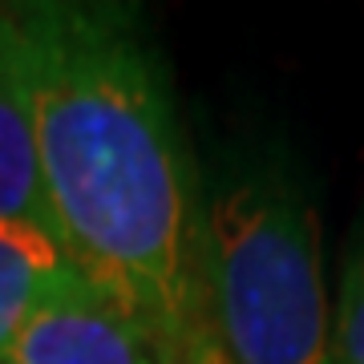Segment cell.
<instances>
[{"instance_id": "1", "label": "cell", "mask_w": 364, "mask_h": 364, "mask_svg": "<svg viewBox=\"0 0 364 364\" xmlns=\"http://www.w3.org/2000/svg\"><path fill=\"white\" fill-rule=\"evenodd\" d=\"M37 158L69 263L126 316L154 364H207L195 284L198 182L162 57L138 9L13 4Z\"/></svg>"}, {"instance_id": "2", "label": "cell", "mask_w": 364, "mask_h": 364, "mask_svg": "<svg viewBox=\"0 0 364 364\" xmlns=\"http://www.w3.org/2000/svg\"><path fill=\"white\" fill-rule=\"evenodd\" d=\"M195 284L223 364H332L316 210L272 162H239L198 186Z\"/></svg>"}, {"instance_id": "3", "label": "cell", "mask_w": 364, "mask_h": 364, "mask_svg": "<svg viewBox=\"0 0 364 364\" xmlns=\"http://www.w3.org/2000/svg\"><path fill=\"white\" fill-rule=\"evenodd\" d=\"M4 364H154L142 336L77 272L16 336Z\"/></svg>"}, {"instance_id": "4", "label": "cell", "mask_w": 364, "mask_h": 364, "mask_svg": "<svg viewBox=\"0 0 364 364\" xmlns=\"http://www.w3.org/2000/svg\"><path fill=\"white\" fill-rule=\"evenodd\" d=\"M0 223H41L53 231L37 158L25 41L13 9H0Z\"/></svg>"}, {"instance_id": "5", "label": "cell", "mask_w": 364, "mask_h": 364, "mask_svg": "<svg viewBox=\"0 0 364 364\" xmlns=\"http://www.w3.org/2000/svg\"><path fill=\"white\" fill-rule=\"evenodd\" d=\"M77 272L61 239L41 223H0V364L41 304Z\"/></svg>"}, {"instance_id": "6", "label": "cell", "mask_w": 364, "mask_h": 364, "mask_svg": "<svg viewBox=\"0 0 364 364\" xmlns=\"http://www.w3.org/2000/svg\"><path fill=\"white\" fill-rule=\"evenodd\" d=\"M332 364H364V223L352 239L332 308Z\"/></svg>"}, {"instance_id": "7", "label": "cell", "mask_w": 364, "mask_h": 364, "mask_svg": "<svg viewBox=\"0 0 364 364\" xmlns=\"http://www.w3.org/2000/svg\"><path fill=\"white\" fill-rule=\"evenodd\" d=\"M207 364H223V360H219V356H215V352H210V360H207Z\"/></svg>"}]
</instances>
